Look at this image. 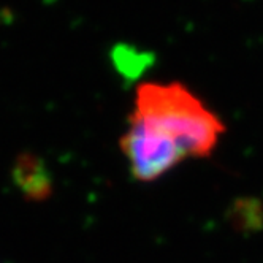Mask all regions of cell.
Masks as SVG:
<instances>
[{
	"mask_svg": "<svg viewBox=\"0 0 263 263\" xmlns=\"http://www.w3.org/2000/svg\"><path fill=\"white\" fill-rule=\"evenodd\" d=\"M16 179L23 191L33 197H42L48 194L49 182L45 170L39 168V163L33 159H24L16 166Z\"/></svg>",
	"mask_w": 263,
	"mask_h": 263,
	"instance_id": "cell-2",
	"label": "cell"
},
{
	"mask_svg": "<svg viewBox=\"0 0 263 263\" xmlns=\"http://www.w3.org/2000/svg\"><path fill=\"white\" fill-rule=\"evenodd\" d=\"M223 132L220 119L182 84L144 83L121 149L135 179L151 182L185 159L210 156Z\"/></svg>",
	"mask_w": 263,
	"mask_h": 263,
	"instance_id": "cell-1",
	"label": "cell"
}]
</instances>
